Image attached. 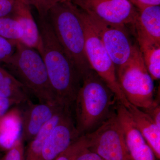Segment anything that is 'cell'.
Returning a JSON list of instances; mask_svg holds the SVG:
<instances>
[{
  "mask_svg": "<svg viewBox=\"0 0 160 160\" xmlns=\"http://www.w3.org/2000/svg\"><path fill=\"white\" fill-rule=\"evenodd\" d=\"M42 56L58 103L72 109L82 78L55 35L47 18H39Z\"/></svg>",
  "mask_w": 160,
  "mask_h": 160,
  "instance_id": "cell-1",
  "label": "cell"
},
{
  "mask_svg": "<svg viewBox=\"0 0 160 160\" xmlns=\"http://www.w3.org/2000/svg\"><path fill=\"white\" fill-rule=\"evenodd\" d=\"M118 100L106 83L92 69L82 82L72 107V116L80 135L90 133L115 112Z\"/></svg>",
  "mask_w": 160,
  "mask_h": 160,
  "instance_id": "cell-2",
  "label": "cell"
},
{
  "mask_svg": "<svg viewBox=\"0 0 160 160\" xmlns=\"http://www.w3.org/2000/svg\"><path fill=\"white\" fill-rule=\"evenodd\" d=\"M46 18L65 53L83 78L92 69L86 56L85 32L77 7L71 2H60L49 10Z\"/></svg>",
  "mask_w": 160,
  "mask_h": 160,
  "instance_id": "cell-3",
  "label": "cell"
},
{
  "mask_svg": "<svg viewBox=\"0 0 160 160\" xmlns=\"http://www.w3.org/2000/svg\"><path fill=\"white\" fill-rule=\"evenodd\" d=\"M3 64L6 70L39 103L59 104L52 90L42 58L36 50L18 41L14 52Z\"/></svg>",
  "mask_w": 160,
  "mask_h": 160,
  "instance_id": "cell-4",
  "label": "cell"
},
{
  "mask_svg": "<svg viewBox=\"0 0 160 160\" xmlns=\"http://www.w3.org/2000/svg\"><path fill=\"white\" fill-rule=\"evenodd\" d=\"M120 87L129 103L140 109H149L158 103L155 99L154 84L138 47L129 61L116 69Z\"/></svg>",
  "mask_w": 160,
  "mask_h": 160,
  "instance_id": "cell-5",
  "label": "cell"
},
{
  "mask_svg": "<svg viewBox=\"0 0 160 160\" xmlns=\"http://www.w3.org/2000/svg\"><path fill=\"white\" fill-rule=\"evenodd\" d=\"M77 8L85 32L86 56L92 69L106 83L118 101L127 107L129 103L120 87L113 62L93 28L88 15Z\"/></svg>",
  "mask_w": 160,
  "mask_h": 160,
  "instance_id": "cell-6",
  "label": "cell"
},
{
  "mask_svg": "<svg viewBox=\"0 0 160 160\" xmlns=\"http://www.w3.org/2000/svg\"><path fill=\"white\" fill-rule=\"evenodd\" d=\"M88 149L105 160H132L115 112L90 133L85 135Z\"/></svg>",
  "mask_w": 160,
  "mask_h": 160,
  "instance_id": "cell-7",
  "label": "cell"
},
{
  "mask_svg": "<svg viewBox=\"0 0 160 160\" xmlns=\"http://www.w3.org/2000/svg\"><path fill=\"white\" fill-rule=\"evenodd\" d=\"M71 2L89 16L114 26H133L138 13L129 0H72Z\"/></svg>",
  "mask_w": 160,
  "mask_h": 160,
  "instance_id": "cell-8",
  "label": "cell"
},
{
  "mask_svg": "<svg viewBox=\"0 0 160 160\" xmlns=\"http://www.w3.org/2000/svg\"><path fill=\"white\" fill-rule=\"evenodd\" d=\"M88 16L116 69L125 65L130 59L136 46L131 42L126 27L110 25Z\"/></svg>",
  "mask_w": 160,
  "mask_h": 160,
  "instance_id": "cell-9",
  "label": "cell"
},
{
  "mask_svg": "<svg viewBox=\"0 0 160 160\" xmlns=\"http://www.w3.org/2000/svg\"><path fill=\"white\" fill-rule=\"evenodd\" d=\"M81 136L72 111L66 113L52 130L43 147L39 160H55Z\"/></svg>",
  "mask_w": 160,
  "mask_h": 160,
  "instance_id": "cell-10",
  "label": "cell"
},
{
  "mask_svg": "<svg viewBox=\"0 0 160 160\" xmlns=\"http://www.w3.org/2000/svg\"><path fill=\"white\" fill-rule=\"evenodd\" d=\"M132 160H156L152 149L143 137L126 107L118 102L115 109Z\"/></svg>",
  "mask_w": 160,
  "mask_h": 160,
  "instance_id": "cell-11",
  "label": "cell"
},
{
  "mask_svg": "<svg viewBox=\"0 0 160 160\" xmlns=\"http://www.w3.org/2000/svg\"><path fill=\"white\" fill-rule=\"evenodd\" d=\"M28 107L22 113L21 139L29 142L52 118L64 106L59 104L28 103Z\"/></svg>",
  "mask_w": 160,
  "mask_h": 160,
  "instance_id": "cell-12",
  "label": "cell"
},
{
  "mask_svg": "<svg viewBox=\"0 0 160 160\" xmlns=\"http://www.w3.org/2000/svg\"><path fill=\"white\" fill-rule=\"evenodd\" d=\"M30 7L25 0H15L11 18L20 24L22 29L23 36L20 42L40 53L42 46V38Z\"/></svg>",
  "mask_w": 160,
  "mask_h": 160,
  "instance_id": "cell-13",
  "label": "cell"
},
{
  "mask_svg": "<svg viewBox=\"0 0 160 160\" xmlns=\"http://www.w3.org/2000/svg\"><path fill=\"white\" fill-rule=\"evenodd\" d=\"M126 109L136 126L154 152L158 159L160 158V128L148 113L129 103Z\"/></svg>",
  "mask_w": 160,
  "mask_h": 160,
  "instance_id": "cell-14",
  "label": "cell"
},
{
  "mask_svg": "<svg viewBox=\"0 0 160 160\" xmlns=\"http://www.w3.org/2000/svg\"><path fill=\"white\" fill-rule=\"evenodd\" d=\"M22 112L14 108L0 118V148L8 150L21 139Z\"/></svg>",
  "mask_w": 160,
  "mask_h": 160,
  "instance_id": "cell-15",
  "label": "cell"
},
{
  "mask_svg": "<svg viewBox=\"0 0 160 160\" xmlns=\"http://www.w3.org/2000/svg\"><path fill=\"white\" fill-rule=\"evenodd\" d=\"M138 13L132 27L155 42L160 44V6L138 9Z\"/></svg>",
  "mask_w": 160,
  "mask_h": 160,
  "instance_id": "cell-16",
  "label": "cell"
},
{
  "mask_svg": "<svg viewBox=\"0 0 160 160\" xmlns=\"http://www.w3.org/2000/svg\"><path fill=\"white\" fill-rule=\"evenodd\" d=\"M137 40L142 57L148 72L153 80L160 78V44L150 40L138 31Z\"/></svg>",
  "mask_w": 160,
  "mask_h": 160,
  "instance_id": "cell-17",
  "label": "cell"
},
{
  "mask_svg": "<svg viewBox=\"0 0 160 160\" xmlns=\"http://www.w3.org/2000/svg\"><path fill=\"white\" fill-rule=\"evenodd\" d=\"M71 109L63 107L43 126L38 133L29 142L24 160H39L43 147L50 132L60 120Z\"/></svg>",
  "mask_w": 160,
  "mask_h": 160,
  "instance_id": "cell-18",
  "label": "cell"
},
{
  "mask_svg": "<svg viewBox=\"0 0 160 160\" xmlns=\"http://www.w3.org/2000/svg\"><path fill=\"white\" fill-rule=\"evenodd\" d=\"M29 94L22 84L10 73L0 82V96L9 99L15 105L31 102Z\"/></svg>",
  "mask_w": 160,
  "mask_h": 160,
  "instance_id": "cell-19",
  "label": "cell"
},
{
  "mask_svg": "<svg viewBox=\"0 0 160 160\" xmlns=\"http://www.w3.org/2000/svg\"><path fill=\"white\" fill-rule=\"evenodd\" d=\"M0 36L16 42L21 41L23 36L22 29L12 18H0Z\"/></svg>",
  "mask_w": 160,
  "mask_h": 160,
  "instance_id": "cell-20",
  "label": "cell"
},
{
  "mask_svg": "<svg viewBox=\"0 0 160 160\" xmlns=\"http://www.w3.org/2000/svg\"><path fill=\"white\" fill-rule=\"evenodd\" d=\"M88 149L85 135L81 136L55 160H75L84 150Z\"/></svg>",
  "mask_w": 160,
  "mask_h": 160,
  "instance_id": "cell-21",
  "label": "cell"
},
{
  "mask_svg": "<svg viewBox=\"0 0 160 160\" xmlns=\"http://www.w3.org/2000/svg\"><path fill=\"white\" fill-rule=\"evenodd\" d=\"M30 6L34 7L40 18H47L49 10L56 4L65 0H25Z\"/></svg>",
  "mask_w": 160,
  "mask_h": 160,
  "instance_id": "cell-22",
  "label": "cell"
},
{
  "mask_svg": "<svg viewBox=\"0 0 160 160\" xmlns=\"http://www.w3.org/2000/svg\"><path fill=\"white\" fill-rule=\"evenodd\" d=\"M17 42L0 36V63H5L11 57L15 50Z\"/></svg>",
  "mask_w": 160,
  "mask_h": 160,
  "instance_id": "cell-23",
  "label": "cell"
},
{
  "mask_svg": "<svg viewBox=\"0 0 160 160\" xmlns=\"http://www.w3.org/2000/svg\"><path fill=\"white\" fill-rule=\"evenodd\" d=\"M25 152L24 142L20 139L8 150L3 160H24Z\"/></svg>",
  "mask_w": 160,
  "mask_h": 160,
  "instance_id": "cell-24",
  "label": "cell"
},
{
  "mask_svg": "<svg viewBox=\"0 0 160 160\" xmlns=\"http://www.w3.org/2000/svg\"><path fill=\"white\" fill-rule=\"evenodd\" d=\"M15 0H0V18L11 17Z\"/></svg>",
  "mask_w": 160,
  "mask_h": 160,
  "instance_id": "cell-25",
  "label": "cell"
},
{
  "mask_svg": "<svg viewBox=\"0 0 160 160\" xmlns=\"http://www.w3.org/2000/svg\"><path fill=\"white\" fill-rule=\"evenodd\" d=\"M151 117L158 127L160 128V106L158 103L149 109L143 110Z\"/></svg>",
  "mask_w": 160,
  "mask_h": 160,
  "instance_id": "cell-26",
  "label": "cell"
},
{
  "mask_svg": "<svg viewBox=\"0 0 160 160\" xmlns=\"http://www.w3.org/2000/svg\"><path fill=\"white\" fill-rule=\"evenodd\" d=\"M138 9L147 6H160V0H129Z\"/></svg>",
  "mask_w": 160,
  "mask_h": 160,
  "instance_id": "cell-27",
  "label": "cell"
},
{
  "mask_svg": "<svg viewBox=\"0 0 160 160\" xmlns=\"http://www.w3.org/2000/svg\"><path fill=\"white\" fill-rule=\"evenodd\" d=\"M75 160H105L99 155L86 149L77 157Z\"/></svg>",
  "mask_w": 160,
  "mask_h": 160,
  "instance_id": "cell-28",
  "label": "cell"
},
{
  "mask_svg": "<svg viewBox=\"0 0 160 160\" xmlns=\"http://www.w3.org/2000/svg\"><path fill=\"white\" fill-rule=\"evenodd\" d=\"M13 104L15 105L12 100L0 96V118L7 113L10 106Z\"/></svg>",
  "mask_w": 160,
  "mask_h": 160,
  "instance_id": "cell-29",
  "label": "cell"
},
{
  "mask_svg": "<svg viewBox=\"0 0 160 160\" xmlns=\"http://www.w3.org/2000/svg\"><path fill=\"white\" fill-rule=\"evenodd\" d=\"M72 0H65V1H66V2H71Z\"/></svg>",
  "mask_w": 160,
  "mask_h": 160,
  "instance_id": "cell-30",
  "label": "cell"
}]
</instances>
